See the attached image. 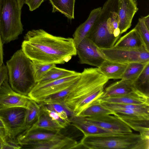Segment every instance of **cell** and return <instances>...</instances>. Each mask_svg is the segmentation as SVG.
Returning <instances> with one entry per match:
<instances>
[{
    "label": "cell",
    "instance_id": "6",
    "mask_svg": "<svg viewBox=\"0 0 149 149\" xmlns=\"http://www.w3.org/2000/svg\"><path fill=\"white\" fill-rule=\"evenodd\" d=\"M114 3V0H108L105 3L97 22L86 37L99 48L113 47L120 38L110 34L108 29V19Z\"/></svg>",
    "mask_w": 149,
    "mask_h": 149
},
{
    "label": "cell",
    "instance_id": "17",
    "mask_svg": "<svg viewBox=\"0 0 149 149\" xmlns=\"http://www.w3.org/2000/svg\"><path fill=\"white\" fill-rule=\"evenodd\" d=\"M102 9V7H99L93 10L86 20L76 29L72 38L76 47L91 31L100 17Z\"/></svg>",
    "mask_w": 149,
    "mask_h": 149
},
{
    "label": "cell",
    "instance_id": "38",
    "mask_svg": "<svg viewBox=\"0 0 149 149\" xmlns=\"http://www.w3.org/2000/svg\"><path fill=\"white\" fill-rule=\"evenodd\" d=\"M6 135V131L5 128L0 127V136L4 137Z\"/></svg>",
    "mask_w": 149,
    "mask_h": 149
},
{
    "label": "cell",
    "instance_id": "11",
    "mask_svg": "<svg viewBox=\"0 0 149 149\" xmlns=\"http://www.w3.org/2000/svg\"><path fill=\"white\" fill-rule=\"evenodd\" d=\"M8 80H5L0 87V109L16 107L26 109L29 100L31 99L14 91Z\"/></svg>",
    "mask_w": 149,
    "mask_h": 149
},
{
    "label": "cell",
    "instance_id": "21",
    "mask_svg": "<svg viewBox=\"0 0 149 149\" xmlns=\"http://www.w3.org/2000/svg\"><path fill=\"white\" fill-rule=\"evenodd\" d=\"M120 79L107 87L104 90L103 95L99 98L126 94L137 89L134 85L133 82L126 79Z\"/></svg>",
    "mask_w": 149,
    "mask_h": 149
},
{
    "label": "cell",
    "instance_id": "4",
    "mask_svg": "<svg viewBox=\"0 0 149 149\" xmlns=\"http://www.w3.org/2000/svg\"><path fill=\"white\" fill-rule=\"evenodd\" d=\"M9 83L17 93L27 96L36 84L33 62L20 49L6 62Z\"/></svg>",
    "mask_w": 149,
    "mask_h": 149
},
{
    "label": "cell",
    "instance_id": "31",
    "mask_svg": "<svg viewBox=\"0 0 149 149\" xmlns=\"http://www.w3.org/2000/svg\"><path fill=\"white\" fill-rule=\"evenodd\" d=\"M32 62L36 83L39 82L51 69L56 66V64H55L41 63Z\"/></svg>",
    "mask_w": 149,
    "mask_h": 149
},
{
    "label": "cell",
    "instance_id": "7",
    "mask_svg": "<svg viewBox=\"0 0 149 149\" xmlns=\"http://www.w3.org/2000/svg\"><path fill=\"white\" fill-rule=\"evenodd\" d=\"M98 50L105 59L111 61L127 64L149 61V51L145 48L129 49L113 46L106 49L98 48Z\"/></svg>",
    "mask_w": 149,
    "mask_h": 149
},
{
    "label": "cell",
    "instance_id": "13",
    "mask_svg": "<svg viewBox=\"0 0 149 149\" xmlns=\"http://www.w3.org/2000/svg\"><path fill=\"white\" fill-rule=\"evenodd\" d=\"M85 117L92 123L106 130L116 132H132L127 125L114 115L105 114Z\"/></svg>",
    "mask_w": 149,
    "mask_h": 149
},
{
    "label": "cell",
    "instance_id": "14",
    "mask_svg": "<svg viewBox=\"0 0 149 149\" xmlns=\"http://www.w3.org/2000/svg\"><path fill=\"white\" fill-rule=\"evenodd\" d=\"M138 10L136 0H118V26L121 34L131 27L133 18Z\"/></svg>",
    "mask_w": 149,
    "mask_h": 149
},
{
    "label": "cell",
    "instance_id": "42",
    "mask_svg": "<svg viewBox=\"0 0 149 149\" xmlns=\"http://www.w3.org/2000/svg\"><path fill=\"white\" fill-rule=\"evenodd\" d=\"M1 0H0V9H1Z\"/></svg>",
    "mask_w": 149,
    "mask_h": 149
},
{
    "label": "cell",
    "instance_id": "35",
    "mask_svg": "<svg viewBox=\"0 0 149 149\" xmlns=\"http://www.w3.org/2000/svg\"><path fill=\"white\" fill-rule=\"evenodd\" d=\"M44 0H27L25 3L28 6L29 10L33 11L38 8Z\"/></svg>",
    "mask_w": 149,
    "mask_h": 149
},
{
    "label": "cell",
    "instance_id": "19",
    "mask_svg": "<svg viewBox=\"0 0 149 149\" xmlns=\"http://www.w3.org/2000/svg\"><path fill=\"white\" fill-rule=\"evenodd\" d=\"M114 115L122 120L132 129L149 138V119L116 113Z\"/></svg>",
    "mask_w": 149,
    "mask_h": 149
},
{
    "label": "cell",
    "instance_id": "36",
    "mask_svg": "<svg viewBox=\"0 0 149 149\" xmlns=\"http://www.w3.org/2000/svg\"><path fill=\"white\" fill-rule=\"evenodd\" d=\"M8 74L6 65L3 64L0 67V87L3 81L8 79Z\"/></svg>",
    "mask_w": 149,
    "mask_h": 149
},
{
    "label": "cell",
    "instance_id": "16",
    "mask_svg": "<svg viewBox=\"0 0 149 149\" xmlns=\"http://www.w3.org/2000/svg\"><path fill=\"white\" fill-rule=\"evenodd\" d=\"M70 124L81 131L84 136L101 135L116 133L102 128L89 121L85 117L72 116L70 118ZM122 133V132H121Z\"/></svg>",
    "mask_w": 149,
    "mask_h": 149
},
{
    "label": "cell",
    "instance_id": "43",
    "mask_svg": "<svg viewBox=\"0 0 149 149\" xmlns=\"http://www.w3.org/2000/svg\"><path fill=\"white\" fill-rule=\"evenodd\" d=\"M27 0H26V1H27Z\"/></svg>",
    "mask_w": 149,
    "mask_h": 149
},
{
    "label": "cell",
    "instance_id": "41",
    "mask_svg": "<svg viewBox=\"0 0 149 149\" xmlns=\"http://www.w3.org/2000/svg\"><path fill=\"white\" fill-rule=\"evenodd\" d=\"M0 127H4L3 124L1 120L0 119Z\"/></svg>",
    "mask_w": 149,
    "mask_h": 149
},
{
    "label": "cell",
    "instance_id": "9",
    "mask_svg": "<svg viewBox=\"0 0 149 149\" xmlns=\"http://www.w3.org/2000/svg\"><path fill=\"white\" fill-rule=\"evenodd\" d=\"M26 109L16 107L0 109V119L3 123L6 135L17 140L18 136L26 130Z\"/></svg>",
    "mask_w": 149,
    "mask_h": 149
},
{
    "label": "cell",
    "instance_id": "5",
    "mask_svg": "<svg viewBox=\"0 0 149 149\" xmlns=\"http://www.w3.org/2000/svg\"><path fill=\"white\" fill-rule=\"evenodd\" d=\"M21 10L16 0H1L0 33L3 44L16 39L22 33Z\"/></svg>",
    "mask_w": 149,
    "mask_h": 149
},
{
    "label": "cell",
    "instance_id": "30",
    "mask_svg": "<svg viewBox=\"0 0 149 149\" xmlns=\"http://www.w3.org/2000/svg\"><path fill=\"white\" fill-rule=\"evenodd\" d=\"M133 83L137 89L143 92V90L147 91L148 90L149 63L146 65L142 72Z\"/></svg>",
    "mask_w": 149,
    "mask_h": 149
},
{
    "label": "cell",
    "instance_id": "18",
    "mask_svg": "<svg viewBox=\"0 0 149 149\" xmlns=\"http://www.w3.org/2000/svg\"><path fill=\"white\" fill-rule=\"evenodd\" d=\"M63 134L60 131H38V130L28 129L20 134L17 140L21 146L27 143L35 141L48 140L60 136Z\"/></svg>",
    "mask_w": 149,
    "mask_h": 149
},
{
    "label": "cell",
    "instance_id": "29",
    "mask_svg": "<svg viewBox=\"0 0 149 149\" xmlns=\"http://www.w3.org/2000/svg\"><path fill=\"white\" fill-rule=\"evenodd\" d=\"M79 78L67 88L48 97L40 103H59L64 104L65 99L76 85Z\"/></svg>",
    "mask_w": 149,
    "mask_h": 149
},
{
    "label": "cell",
    "instance_id": "12",
    "mask_svg": "<svg viewBox=\"0 0 149 149\" xmlns=\"http://www.w3.org/2000/svg\"><path fill=\"white\" fill-rule=\"evenodd\" d=\"M21 148L34 149H71L79 147V143L73 139L63 134L51 139L32 142L21 146Z\"/></svg>",
    "mask_w": 149,
    "mask_h": 149
},
{
    "label": "cell",
    "instance_id": "23",
    "mask_svg": "<svg viewBox=\"0 0 149 149\" xmlns=\"http://www.w3.org/2000/svg\"><path fill=\"white\" fill-rule=\"evenodd\" d=\"M63 128V127L52 119L47 113L41 110V113L37 121L28 129L58 131H60L61 129Z\"/></svg>",
    "mask_w": 149,
    "mask_h": 149
},
{
    "label": "cell",
    "instance_id": "2",
    "mask_svg": "<svg viewBox=\"0 0 149 149\" xmlns=\"http://www.w3.org/2000/svg\"><path fill=\"white\" fill-rule=\"evenodd\" d=\"M79 143L89 149H149V138L139 133L120 132L84 136Z\"/></svg>",
    "mask_w": 149,
    "mask_h": 149
},
{
    "label": "cell",
    "instance_id": "24",
    "mask_svg": "<svg viewBox=\"0 0 149 149\" xmlns=\"http://www.w3.org/2000/svg\"><path fill=\"white\" fill-rule=\"evenodd\" d=\"M52 6V12H59L68 19L74 18L75 0H49Z\"/></svg>",
    "mask_w": 149,
    "mask_h": 149
},
{
    "label": "cell",
    "instance_id": "33",
    "mask_svg": "<svg viewBox=\"0 0 149 149\" xmlns=\"http://www.w3.org/2000/svg\"><path fill=\"white\" fill-rule=\"evenodd\" d=\"M40 104L42 111L47 113L52 119L57 122L64 128L70 124L69 122L64 119L58 113L49 109L44 104Z\"/></svg>",
    "mask_w": 149,
    "mask_h": 149
},
{
    "label": "cell",
    "instance_id": "8",
    "mask_svg": "<svg viewBox=\"0 0 149 149\" xmlns=\"http://www.w3.org/2000/svg\"><path fill=\"white\" fill-rule=\"evenodd\" d=\"M81 73L44 83H36L27 96L38 103L48 97L67 88L79 77Z\"/></svg>",
    "mask_w": 149,
    "mask_h": 149
},
{
    "label": "cell",
    "instance_id": "32",
    "mask_svg": "<svg viewBox=\"0 0 149 149\" xmlns=\"http://www.w3.org/2000/svg\"><path fill=\"white\" fill-rule=\"evenodd\" d=\"M141 38L147 49L149 51V29L140 18L134 27Z\"/></svg>",
    "mask_w": 149,
    "mask_h": 149
},
{
    "label": "cell",
    "instance_id": "10",
    "mask_svg": "<svg viewBox=\"0 0 149 149\" xmlns=\"http://www.w3.org/2000/svg\"><path fill=\"white\" fill-rule=\"evenodd\" d=\"M77 54L81 64L100 67L105 59L98 50V48L87 37L84 38L76 47Z\"/></svg>",
    "mask_w": 149,
    "mask_h": 149
},
{
    "label": "cell",
    "instance_id": "28",
    "mask_svg": "<svg viewBox=\"0 0 149 149\" xmlns=\"http://www.w3.org/2000/svg\"><path fill=\"white\" fill-rule=\"evenodd\" d=\"M115 113L113 111L103 106L96 100L84 109L79 115L89 117L105 114L114 115Z\"/></svg>",
    "mask_w": 149,
    "mask_h": 149
},
{
    "label": "cell",
    "instance_id": "40",
    "mask_svg": "<svg viewBox=\"0 0 149 149\" xmlns=\"http://www.w3.org/2000/svg\"><path fill=\"white\" fill-rule=\"evenodd\" d=\"M3 138L0 136V149H2L3 144Z\"/></svg>",
    "mask_w": 149,
    "mask_h": 149
},
{
    "label": "cell",
    "instance_id": "3",
    "mask_svg": "<svg viewBox=\"0 0 149 149\" xmlns=\"http://www.w3.org/2000/svg\"><path fill=\"white\" fill-rule=\"evenodd\" d=\"M109 80L97 68H84L76 85L65 99L64 105L72 115L75 116L84 100L95 91L104 88Z\"/></svg>",
    "mask_w": 149,
    "mask_h": 149
},
{
    "label": "cell",
    "instance_id": "26",
    "mask_svg": "<svg viewBox=\"0 0 149 149\" xmlns=\"http://www.w3.org/2000/svg\"><path fill=\"white\" fill-rule=\"evenodd\" d=\"M147 62H134L127 64L121 79L129 80L133 82L141 74Z\"/></svg>",
    "mask_w": 149,
    "mask_h": 149
},
{
    "label": "cell",
    "instance_id": "1",
    "mask_svg": "<svg viewBox=\"0 0 149 149\" xmlns=\"http://www.w3.org/2000/svg\"><path fill=\"white\" fill-rule=\"evenodd\" d=\"M22 49L32 62L41 63L63 64L77 55L73 38L55 36L42 29L28 31Z\"/></svg>",
    "mask_w": 149,
    "mask_h": 149
},
{
    "label": "cell",
    "instance_id": "20",
    "mask_svg": "<svg viewBox=\"0 0 149 149\" xmlns=\"http://www.w3.org/2000/svg\"><path fill=\"white\" fill-rule=\"evenodd\" d=\"M113 46L124 49L145 48L147 49L139 34L135 28L119 38Z\"/></svg>",
    "mask_w": 149,
    "mask_h": 149
},
{
    "label": "cell",
    "instance_id": "15",
    "mask_svg": "<svg viewBox=\"0 0 149 149\" xmlns=\"http://www.w3.org/2000/svg\"><path fill=\"white\" fill-rule=\"evenodd\" d=\"M97 100L108 103L149 105L148 95L138 89L127 94L107 97Z\"/></svg>",
    "mask_w": 149,
    "mask_h": 149
},
{
    "label": "cell",
    "instance_id": "34",
    "mask_svg": "<svg viewBox=\"0 0 149 149\" xmlns=\"http://www.w3.org/2000/svg\"><path fill=\"white\" fill-rule=\"evenodd\" d=\"M21 146L17 140H14L6 135L3 138L2 149H19Z\"/></svg>",
    "mask_w": 149,
    "mask_h": 149
},
{
    "label": "cell",
    "instance_id": "25",
    "mask_svg": "<svg viewBox=\"0 0 149 149\" xmlns=\"http://www.w3.org/2000/svg\"><path fill=\"white\" fill-rule=\"evenodd\" d=\"M41 111L40 104L33 100L29 99L26 109L25 117L26 130L29 128L36 122Z\"/></svg>",
    "mask_w": 149,
    "mask_h": 149
},
{
    "label": "cell",
    "instance_id": "22",
    "mask_svg": "<svg viewBox=\"0 0 149 149\" xmlns=\"http://www.w3.org/2000/svg\"><path fill=\"white\" fill-rule=\"evenodd\" d=\"M127 64L105 60L97 68L99 71L109 79H121Z\"/></svg>",
    "mask_w": 149,
    "mask_h": 149
},
{
    "label": "cell",
    "instance_id": "39",
    "mask_svg": "<svg viewBox=\"0 0 149 149\" xmlns=\"http://www.w3.org/2000/svg\"><path fill=\"white\" fill-rule=\"evenodd\" d=\"M19 8L21 9L26 0H16Z\"/></svg>",
    "mask_w": 149,
    "mask_h": 149
},
{
    "label": "cell",
    "instance_id": "27",
    "mask_svg": "<svg viewBox=\"0 0 149 149\" xmlns=\"http://www.w3.org/2000/svg\"><path fill=\"white\" fill-rule=\"evenodd\" d=\"M74 71L55 67L51 69L38 83L42 84L78 74Z\"/></svg>",
    "mask_w": 149,
    "mask_h": 149
},
{
    "label": "cell",
    "instance_id": "37",
    "mask_svg": "<svg viewBox=\"0 0 149 149\" xmlns=\"http://www.w3.org/2000/svg\"><path fill=\"white\" fill-rule=\"evenodd\" d=\"M143 20L146 26L148 29H149V15L141 17Z\"/></svg>",
    "mask_w": 149,
    "mask_h": 149
}]
</instances>
